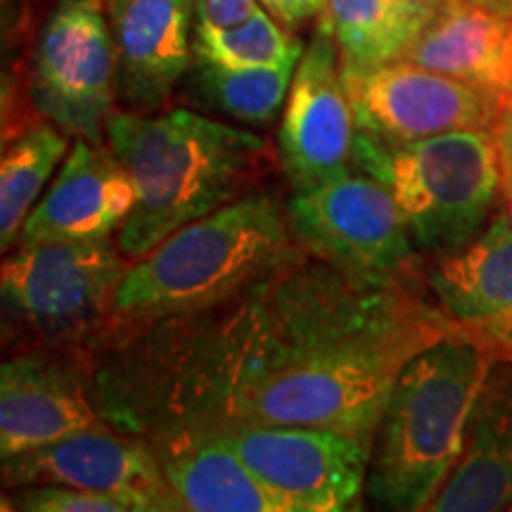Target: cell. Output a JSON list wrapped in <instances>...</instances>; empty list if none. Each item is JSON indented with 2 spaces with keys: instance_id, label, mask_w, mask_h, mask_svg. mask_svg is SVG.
<instances>
[{
  "instance_id": "7",
  "label": "cell",
  "mask_w": 512,
  "mask_h": 512,
  "mask_svg": "<svg viewBox=\"0 0 512 512\" xmlns=\"http://www.w3.org/2000/svg\"><path fill=\"white\" fill-rule=\"evenodd\" d=\"M27 72L41 119L72 138L107 143L119 86L105 0H55L31 46Z\"/></svg>"
},
{
  "instance_id": "32",
  "label": "cell",
  "mask_w": 512,
  "mask_h": 512,
  "mask_svg": "<svg viewBox=\"0 0 512 512\" xmlns=\"http://www.w3.org/2000/svg\"><path fill=\"white\" fill-rule=\"evenodd\" d=\"M505 214H508L510 221H512V200H505Z\"/></svg>"
},
{
  "instance_id": "23",
  "label": "cell",
  "mask_w": 512,
  "mask_h": 512,
  "mask_svg": "<svg viewBox=\"0 0 512 512\" xmlns=\"http://www.w3.org/2000/svg\"><path fill=\"white\" fill-rule=\"evenodd\" d=\"M304 43L287 31L266 10L233 29L195 27V60L226 69H268L297 64Z\"/></svg>"
},
{
  "instance_id": "24",
  "label": "cell",
  "mask_w": 512,
  "mask_h": 512,
  "mask_svg": "<svg viewBox=\"0 0 512 512\" xmlns=\"http://www.w3.org/2000/svg\"><path fill=\"white\" fill-rule=\"evenodd\" d=\"M22 512H128V503L67 486H19L12 494Z\"/></svg>"
},
{
  "instance_id": "5",
  "label": "cell",
  "mask_w": 512,
  "mask_h": 512,
  "mask_svg": "<svg viewBox=\"0 0 512 512\" xmlns=\"http://www.w3.org/2000/svg\"><path fill=\"white\" fill-rule=\"evenodd\" d=\"M354 166L389 190L418 254L444 256L477 238L503 195L491 128L413 143L356 133Z\"/></svg>"
},
{
  "instance_id": "26",
  "label": "cell",
  "mask_w": 512,
  "mask_h": 512,
  "mask_svg": "<svg viewBox=\"0 0 512 512\" xmlns=\"http://www.w3.org/2000/svg\"><path fill=\"white\" fill-rule=\"evenodd\" d=\"M259 3L275 22L297 34L309 24H318L320 19L328 17L330 0H259Z\"/></svg>"
},
{
  "instance_id": "30",
  "label": "cell",
  "mask_w": 512,
  "mask_h": 512,
  "mask_svg": "<svg viewBox=\"0 0 512 512\" xmlns=\"http://www.w3.org/2000/svg\"><path fill=\"white\" fill-rule=\"evenodd\" d=\"M467 3L479 5V8L498 12V15L512 17V0H467Z\"/></svg>"
},
{
  "instance_id": "8",
  "label": "cell",
  "mask_w": 512,
  "mask_h": 512,
  "mask_svg": "<svg viewBox=\"0 0 512 512\" xmlns=\"http://www.w3.org/2000/svg\"><path fill=\"white\" fill-rule=\"evenodd\" d=\"M292 238L302 252L375 283L411 280L415 249L394 197L366 174H344L287 202Z\"/></svg>"
},
{
  "instance_id": "28",
  "label": "cell",
  "mask_w": 512,
  "mask_h": 512,
  "mask_svg": "<svg viewBox=\"0 0 512 512\" xmlns=\"http://www.w3.org/2000/svg\"><path fill=\"white\" fill-rule=\"evenodd\" d=\"M399 5L403 15H406L420 31L446 8L451 0H394Z\"/></svg>"
},
{
  "instance_id": "29",
  "label": "cell",
  "mask_w": 512,
  "mask_h": 512,
  "mask_svg": "<svg viewBox=\"0 0 512 512\" xmlns=\"http://www.w3.org/2000/svg\"><path fill=\"white\" fill-rule=\"evenodd\" d=\"M128 512H181L178 505L169 498H152V501H138L128 505Z\"/></svg>"
},
{
  "instance_id": "4",
  "label": "cell",
  "mask_w": 512,
  "mask_h": 512,
  "mask_svg": "<svg viewBox=\"0 0 512 512\" xmlns=\"http://www.w3.org/2000/svg\"><path fill=\"white\" fill-rule=\"evenodd\" d=\"M491 358L463 332L418 351L377 422L366 494L377 512H425L456 467Z\"/></svg>"
},
{
  "instance_id": "3",
  "label": "cell",
  "mask_w": 512,
  "mask_h": 512,
  "mask_svg": "<svg viewBox=\"0 0 512 512\" xmlns=\"http://www.w3.org/2000/svg\"><path fill=\"white\" fill-rule=\"evenodd\" d=\"M299 252L287 204L273 192L252 190L131 261L114 294V318L119 328H145L211 309Z\"/></svg>"
},
{
  "instance_id": "34",
  "label": "cell",
  "mask_w": 512,
  "mask_h": 512,
  "mask_svg": "<svg viewBox=\"0 0 512 512\" xmlns=\"http://www.w3.org/2000/svg\"><path fill=\"white\" fill-rule=\"evenodd\" d=\"M503 512H512V505H510V508H505V510H503Z\"/></svg>"
},
{
  "instance_id": "33",
  "label": "cell",
  "mask_w": 512,
  "mask_h": 512,
  "mask_svg": "<svg viewBox=\"0 0 512 512\" xmlns=\"http://www.w3.org/2000/svg\"><path fill=\"white\" fill-rule=\"evenodd\" d=\"M351 512H363V510H361V508H358V505H356V508H354V510H351Z\"/></svg>"
},
{
  "instance_id": "12",
  "label": "cell",
  "mask_w": 512,
  "mask_h": 512,
  "mask_svg": "<svg viewBox=\"0 0 512 512\" xmlns=\"http://www.w3.org/2000/svg\"><path fill=\"white\" fill-rule=\"evenodd\" d=\"M3 482L19 486H67L114 496L124 503L171 498L155 448L112 425L76 432L55 444L3 460Z\"/></svg>"
},
{
  "instance_id": "17",
  "label": "cell",
  "mask_w": 512,
  "mask_h": 512,
  "mask_svg": "<svg viewBox=\"0 0 512 512\" xmlns=\"http://www.w3.org/2000/svg\"><path fill=\"white\" fill-rule=\"evenodd\" d=\"M512 505V356L491 363L463 451L425 512H503Z\"/></svg>"
},
{
  "instance_id": "19",
  "label": "cell",
  "mask_w": 512,
  "mask_h": 512,
  "mask_svg": "<svg viewBox=\"0 0 512 512\" xmlns=\"http://www.w3.org/2000/svg\"><path fill=\"white\" fill-rule=\"evenodd\" d=\"M403 60L512 100V17L451 0L420 31Z\"/></svg>"
},
{
  "instance_id": "2",
  "label": "cell",
  "mask_w": 512,
  "mask_h": 512,
  "mask_svg": "<svg viewBox=\"0 0 512 512\" xmlns=\"http://www.w3.org/2000/svg\"><path fill=\"white\" fill-rule=\"evenodd\" d=\"M107 145L136 190V204L117 245L128 261L157 247L185 223L256 190L278 155L252 128L190 107L152 114L119 110Z\"/></svg>"
},
{
  "instance_id": "21",
  "label": "cell",
  "mask_w": 512,
  "mask_h": 512,
  "mask_svg": "<svg viewBox=\"0 0 512 512\" xmlns=\"http://www.w3.org/2000/svg\"><path fill=\"white\" fill-rule=\"evenodd\" d=\"M67 133L53 121H38L22 136L3 145L0 159V245L5 252L22 235L24 223L43 197L46 185L67 159Z\"/></svg>"
},
{
  "instance_id": "18",
  "label": "cell",
  "mask_w": 512,
  "mask_h": 512,
  "mask_svg": "<svg viewBox=\"0 0 512 512\" xmlns=\"http://www.w3.org/2000/svg\"><path fill=\"white\" fill-rule=\"evenodd\" d=\"M150 446L181 512H306L211 434H176Z\"/></svg>"
},
{
  "instance_id": "25",
  "label": "cell",
  "mask_w": 512,
  "mask_h": 512,
  "mask_svg": "<svg viewBox=\"0 0 512 512\" xmlns=\"http://www.w3.org/2000/svg\"><path fill=\"white\" fill-rule=\"evenodd\" d=\"M261 10L259 0H197V27L233 29Z\"/></svg>"
},
{
  "instance_id": "27",
  "label": "cell",
  "mask_w": 512,
  "mask_h": 512,
  "mask_svg": "<svg viewBox=\"0 0 512 512\" xmlns=\"http://www.w3.org/2000/svg\"><path fill=\"white\" fill-rule=\"evenodd\" d=\"M491 136H494L498 166H501L503 197L512 200V100L505 102L501 114L496 117L494 126H491Z\"/></svg>"
},
{
  "instance_id": "22",
  "label": "cell",
  "mask_w": 512,
  "mask_h": 512,
  "mask_svg": "<svg viewBox=\"0 0 512 512\" xmlns=\"http://www.w3.org/2000/svg\"><path fill=\"white\" fill-rule=\"evenodd\" d=\"M342 69H370L403 60L420 29L394 0H330Z\"/></svg>"
},
{
  "instance_id": "16",
  "label": "cell",
  "mask_w": 512,
  "mask_h": 512,
  "mask_svg": "<svg viewBox=\"0 0 512 512\" xmlns=\"http://www.w3.org/2000/svg\"><path fill=\"white\" fill-rule=\"evenodd\" d=\"M107 425L91 384L67 363L38 351L12 356L0 368V456L50 446L76 432Z\"/></svg>"
},
{
  "instance_id": "15",
  "label": "cell",
  "mask_w": 512,
  "mask_h": 512,
  "mask_svg": "<svg viewBox=\"0 0 512 512\" xmlns=\"http://www.w3.org/2000/svg\"><path fill=\"white\" fill-rule=\"evenodd\" d=\"M136 190L110 145L76 138L19 235V247L107 240L124 228Z\"/></svg>"
},
{
  "instance_id": "20",
  "label": "cell",
  "mask_w": 512,
  "mask_h": 512,
  "mask_svg": "<svg viewBox=\"0 0 512 512\" xmlns=\"http://www.w3.org/2000/svg\"><path fill=\"white\" fill-rule=\"evenodd\" d=\"M299 64V62H297ZM297 64L268 69H226L192 60L183 93L209 117L245 128H268L283 114Z\"/></svg>"
},
{
  "instance_id": "13",
  "label": "cell",
  "mask_w": 512,
  "mask_h": 512,
  "mask_svg": "<svg viewBox=\"0 0 512 512\" xmlns=\"http://www.w3.org/2000/svg\"><path fill=\"white\" fill-rule=\"evenodd\" d=\"M430 302L494 361L512 356V221L496 211L475 240L425 268Z\"/></svg>"
},
{
  "instance_id": "1",
  "label": "cell",
  "mask_w": 512,
  "mask_h": 512,
  "mask_svg": "<svg viewBox=\"0 0 512 512\" xmlns=\"http://www.w3.org/2000/svg\"><path fill=\"white\" fill-rule=\"evenodd\" d=\"M451 332L411 280L375 283L299 252L226 302L133 332L91 392L147 444L256 425L373 441L401 368Z\"/></svg>"
},
{
  "instance_id": "9",
  "label": "cell",
  "mask_w": 512,
  "mask_h": 512,
  "mask_svg": "<svg viewBox=\"0 0 512 512\" xmlns=\"http://www.w3.org/2000/svg\"><path fill=\"white\" fill-rule=\"evenodd\" d=\"M211 434L306 512H351L366 489L373 441L328 427L256 425Z\"/></svg>"
},
{
  "instance_id": "11",
  "label": "cell",
  "mask_w": 512,
  "mask_h": 512,
  "mask_svg": "<svg viewBox=\"0 0 512 512\" xmlns=\"http://www.w3.org/2000/svg\"><path fill=\"white\" fill-rule=\"evenodd\" d=\"M342 81L358 131L392 143L491 128L505 107L494 95L408 60L342 69Z\"/></svg>"
},
{
  "instance_id": "6",
  "label": "cell",
  "mask_w": 512,
  "mask_h": 512,
  "mask_svg": "<svg viewBox=\"0 0 512 512\" xmlns=\"http://www.w3.org/2000/svg\"><path fill=\"white\" fill-rule=\"evenodd\" d=\"M128 264L114 238L19 247L0 273L5 313L50 344L105 337Z\"/></svg>"
},
{
  "instance_id": "10",
  "label": "cell",
  "mask_w": 512,
  "mask_h": 512,
  "mask_svg": "<svg viewBox=\"0 0 512 512\" xmlns=\"http://www.w3.org/2000/svg\"><path fill=\"white\" fill-rule=\"evenodd\" d=\"M356 133L335 31L330 17H323L297 64L275 136V155L292 190L349 174Z\"/></svg>"
},
{
  "instance_id": "14",
  "label": "cell",
  "mask_w": 512,
  "mask_h": 512,
  "mask_svg": "<svg viewBox=\"0 0 512 512\" xmlns=\"http://www.w3.org/2000/svg\"><path fill=\"white\" fill-rule=\"evenodd\" d=\"M105 12L119 105L140 114L164 110L195 60L197 0H105Z\"/></svg>"
},
{
  "instance_id": "31",
  "label": "cell",
  "mask_w": 512,
  "mask_h": 512,
  "mask_svg": "<svg viewBox=\"0 0 512 512\" xmlns=\"http://www.w3.org/2000/svg\"><path fill=\"white\" fill-rule=\"evenodd\" d=\"M0 512H22L17 508V503H15V498L12 496H8L5 494L3 496V501H0Z\"/></svg>"
}]
</instances>
